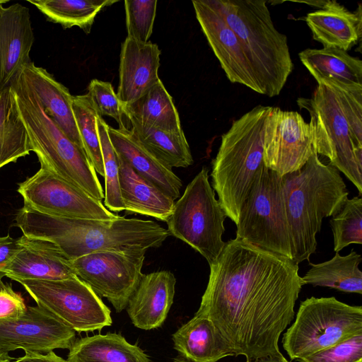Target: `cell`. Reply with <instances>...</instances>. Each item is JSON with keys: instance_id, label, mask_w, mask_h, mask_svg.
Listing matches in <instances>:
<instances>
[{"instance_id": "6da1fadb", "label": "cell", "mask_w": 362, "mask_h": 362, "mask_svg": "<svg viewBox=\"0 0 362 362\" xmlns=\"http://www.w3.org/2000/svg\"><path fill=\"white\" fill-rule=\"evenodd\" d=\"M209 267L194 315L213 323L234 356L251 361L281 354L280 336L294 318L305 285L298 264L235 238Z\"/></svg>"}, {"instance_id": "7a4b0ae2", "label": "cell", "mask_w": 362, "mask_h": 362, "mask_svg": "<svg viewBox=\"0 0 362 362\" xmlns=\"http://www.w3.org/2000/svg\"><path fill=\"white\" fill-rule=\"evenodd\" d=\"M23 235L52 242L69 259L96 252H146L162 245L168 230L151 220L73 218L40 213L24 206L15 217Z\"/></svg>"}, {"instance_id": "3957f363", "label": "cell", "mask_w": 362, "mask_h": 362, "mask_svg": "<svg viewBox=\"0 0 362 362\" xmlns=\"http://www.w3.org/2000/svg\"><path fill=\"white\" fill-rule=\"evenodd\" d=\"M282 187L292 259L309 261L323 218L336 214L348 198L346 185L339 170L323 163L314 150L300 169L282 176Z\"/></svg>"}, {"instance_id": "277c9868", "label": "cell", "mask_w": 362, "mask_h": 362, "mask_svg": "<svg viewBox=\"0 0 362 362\" xmlns=\"http://www.w3.org/2000/svg\"><path fill=\"white\" fill-rule=\"evenodd\" d=\"M237 35L260 93L277 96L293 70L287 37L274 26L264 0H211Z\"/></svg>"}, {"instance_id": "5b68a950", "label": "cell", "mask_w": 362, "mask_h": 362, "mask_svg": "<svg viewBox=\"0 0 362 362\" xmlns=\"http://www.w3.org/2000/svg\"><path fill=\"white\" fill-rule=\"evenodd\" d=\"M271 107L257 105L235 120L222 134L211 162V187L226 217L235 225L255 175L264 164V129Z\"/></svg>"}, {"instance_id": "8992f818", "label": "cell", "mask_w": 362, "mask_h": 362, "mask_svg": "<svg viewBox=\"0 0 362 362\" xmlns=\"http://www.w3.org/2000/svg\"><path fill=\"white\" fill-rule=\"evenodd\" d=\"M10 87L25 126L32 151L37 156L40 166L101 202L104 191L84 149L73 142L46 114L36 94L20 72Z\"/></svg>"}, {"instance_id": "52a82bcc", "label": "cell", "mask_w": 362, "mask_h": 362, "mask_svg": "<svg viewBox=\"0 0 362 362\" xmlns=\"http://www.w3.org/2000/svg\"><path fill=\"white\" fill-rule=\"evenodd\" d=\"M362 332V307L335 297H310L300 304L282 339L291 360L299 361Z\"/></svg>"}, {"instance_id": "ba28073f", "label": "cell", "mask_w": 362, "mask_h": 362, "mask_svg": "<svg viewBox=\"0 0 362 362\" xmlns=\"http://www.w3.org/2000/svg\"><path fill=\"white\" fill-rule=\"evenodd\" d=\"M236 227V239L292 259L282 177L264 164L255 175Z\"/></svg>"}, {"instance_id": "9c48e42d", "label": "cell", "mask_w": 362, "mask_h": 362, "mask_svg": "<svg viewBox=\"0 0 362 362\" xmlns=\"http://www.w3.org/2000/svg\"><path fill=\"white\" fill-rule=\"evenodd\" d=\"M226 218L209 182V169L203 167L175 202L166 223L170 234L189 245L210 264L226 245L222 238Z\"/></svg>"}, {"instance_id": "30bf717a", "label": "cell", "mask_w": 362, "mask_h": 362, "mask_svg": "<svg viewBox=\"0 0 362 362\" xmlns=\"http://www.w3.org/2000/svg\"><path fill=\"white\" fill-rule=\"evenodd\" d=\"M297 104L310 115L313 146L327 157L330 165L342 173L362 194V147L354 141L340 103L329 87L318 85L311 98H299Z\"/></svg>"}, {"instance_id": "8fae6325", "label": "cell", "mask_w": 362, "mask_h": 362, "mask_svg": "<svg viewBox=\"0 0 362 362\" xmlns=\"http://www.w3.org/2000/svg\"><path fill=\"white\" fill-rule=\"evenodd\" d=\"M37 305L77 332L101 330L112 323L111 311L77 276L59 280H16Z\"/></svg>"}, {"instance_id": "7c38bea8", "label": "cell", "mask_w": 362, "mask_h": 362, "mask_svg": "<svg viewBox=\"0 0 362 362\" xmlns=\"http://www.w3.org/2000/svg\"><path fill=\"white\" fill-rule=\"evenodd\" d=\"M17 191L24 206L47 215L96 220L118 216L100 201L44 166L19 183Z\"/></svg>"}, {"instance_id": "4fadbf2b", "label": "cell", "mask_w": 362, "mask_h": 362, "mask_svg": "<svg viewBox=\"0 0 362 362\" xmlns=\"http://www.w3.org/2000/svg\"><path fill=\"white\" fill-rule=\"evenodd\" d=\"M145 254L96 252L70 259V262L76 275L120 313L127 308L144 275Z\"/></svg>"}, {"instance_id": "5bb4252c", "label": "cell", "mask_w": 362, "mask_h": 362, "mask_svg": "<svg viewBox=\"0 0 362 362\" xmlns=\"http://www.w3.org/2000/svg\"><path fill=\"white\" fill-rule=\"evenodd\" d=\"M313 130L296 111L272 107L266 118L262 158L280 177L300 169L312 156Z\"/></svg>"}, {"instance_id": "9a60e30c", "label": "cell", "mask_w": 362, "mask_h": 362, "mask_svg": "<svg viewBox=\"0 0 362 362\" xmlns=\"http://www.w3.org/2000/svg\"><path fill=\"white\" fill-rule=\"evenodd\" d=\"M76 332L43 308L28 306L13 320L0 321V351L16 349L47 354L57 349H69Z\"/></svg>"}, {"instance_id": "2e32d148", "label": "cell", "mask_w": 362, "mask_h": 362, "mask_svg": "<svg viewBox=\"0 0 362 362\" xmlns=\"http://www.w3.org/2000/svg\"><path fill=\"white\" fill-rule=\"evenodd\" d=\"M197 20L228 79L260 93L244 49L211 0L192 1Z\"/></svg>"}, {"instance_id": "e0dca14e", "label": "cell", "mask_w": 362, "mask_h": 362, "mask_svg": "<svg viewBox=\"0 0 362 362\" xmlns=\"http://www.w3.org/2000/svg\"><path fill=\"white\" fill-rule=\"evenodd\" d=\"M8 1L0 0V91L32 62L30 52L35 40L29 8L19 3L4 7Z\"/></svg>"}, {"instance_id": "ac0fdd59", "label": "cell", "mask_w": 362, "mask_h": 362, "mask_svg": "<svg viewBox=\"0 0 362 362\" xmlns=\"http://www.w3.org/2000/svg\"><path fill=\"white\" fill-rule=\"evenodd\" d=\"M158 46L126 37L121 46L119 84L117 95L124 107L147 93L160 79L158 77Z\"/></svg>"}, {"instance_id": "d6986e66", "label": "cell", "mask_w": 362, "mask_h": 362, "mask_svg": "<svg viewBox=\"0 0 362 362\" xmlns=\"http://www.w3.org/2000/svg\"><path fill=\"white\" fill-rule=\"evenodd\" d=\"M21 250L2 276L12 280H59L76 276L69 259L52 242L27 237L18 238Z\"/></svg>"}, {"instance_id": "ffe728a7", "label": "cell", "mask_w": 362, "mask_h": 362, "mask_svg": "<svg viewBox=\"0 0 362 362\" xmlns=\"http://www.w3.org/2000/svg\"><path fill=\"white\" fill-rule=\"evenodd\" d=\"M175 284L176 279L170 271L143 275L126 308L136 327L150 330L164 323L173 303Z\"/></svg>"}, {"instance_id": "44dd1931", "label": "cell", "mask_w": 362, "mask_h": 362, "mask_svg": "<svg viewBox=\"0 0 362 362\" xmlns=\"http://www.w3.org/2000/svg\"><path fill=\"white\" fill-rule=\"evenodd\" d=\"M305 20L313 38L323 47H336L347 52L361 37V5L352 12L336 1L327 0L321 8L308 13Z\"/></svg>"}, {"instance_id": "7402d4cb", "label": "cell", "mask_w": 362, "mask_h": 362, "mask_svg": "<svg viewBox=\"0 0 362 362\" xmlns=\"http://www.w3.org/2000/svg\"><path fill=\"white\" fill-rule=\"evenodd\" d=\"M20 73L36 94L46 114L73 142L84 149L73 112V95L69 89L46 69L33 62L24 66Z\"/></svg>"}, {"instance_id": "603a6c76", "label": "cell", "mask_w": 362, "mask_h": 362, "mask_svg": "<svg viewBox=\"0 0 362 362\" xmlns=\"http://www.w3.org/2000/svg\"><path fill=\"white\" fill-rule=\"evenodd\" d=\"M109 136L116 153L140 176L147 180L173 200L180 194L181 180L173 170L148 152L133 137L128 129L109 126Z\"/></svg>"}, {"instance_id": "cb8c5ba5", "label": "cell", "mask_w": 362, "mask_h": 362, "mask_svg": "<svg viewBox=\"0 0 362 362\" xmlns=\"http://www.w3.org/2000/svg\"><path fill=\"white\" fill-rule=\"evenodd\" d=\"M299 59L317 84L362 88V61L336 47L308 48Z\"/></svg>"}, {"instance_id": "d4e9b609", "label": "cell", "mask_w": 362, "mask_h": 362, "mask_svg": "<svg viewBox=\"0 0 362 362\" xmlns=\"http://www.w3.org/2000/svg\"><path fill=\"white\" fill-rule=\"evenodd\" d=\"M120 194L128 214H139L165 221L175 200L160 188L138 175L117 153Z\"/></svg>"}, {"instance_id": "484cf974", "label": "cell", "mask_w": 362, "mask_h": 362, "mask_svg": "<svg viewBox=\"0 0 362 362\" xmlns=\"http://www.w3.org/2000/svg\"><path fill=\"white\" fill-rule=\"evenodd\" d=\"M172 339L179 354L192 362H217L234 356L228 344L205 317L194 315L173 334Z\"/></svg>"}, {"instance_id": "4316f807", "label": "cell", "mask_w": 362, "mask_h": 362, "mask_svg": "<svg viewBox=\"0 0 362 362\" xmlns=\"http://www.w3.org/2000/svg\"><path fill=\"white\" fill-rule=\"evenodd\" d=\"M69 350L68 362H151L141 349L117 333L76 339Z\"/></svg>"}, {"instance_id": "83f0119b", "label": "cell", "mask_w": 362, "mask_h": 362, "mask_svg": "<svg viewBox=\"0 0 362 362\" xmlns=\"http://www.w3.org/2000/svg\"><path fill=\"white\" fill-rule=\"evenodd\" d=\"M127 129L148 152L170 168H187L194 160L182 129L166 131L128 122Z\"/></svg>"}, {"instance_id": "f1b7e54d", "label": "cell", "mask_w": 362, "mask_h": 362, "mask_svg": "<svg viewBox=\"0 0 362 362\" xmlns=\"http://www.w3.org/2000/svg\"><path fill=\"white\" fill-rule=\"evenodd\" d=\"M122 107L127 124L135 122L166 131L182 129L178 112L161 80L141 98Z\"/></svg>"}, {"instance_id": "f546056e", "label": "cell", "mask_w": 362, "mask_h": 362, "mask_svg": "<svg viewBox=\"0 0 362 362\" xmlns=\"http://www.w3.org/2000/svg\"><path fill=\"white\" fill-rule=\"evenodd\" d=\"M361 255L354 250L345 256L339 252L329 260L309 262L310 269L302 276L304 284L334 288L346 293H362V272L358 266Z\"/></svg>"}, {"instance_id": "4dcf8cb0", "label": "cell", "mask_w": 362, "mask_h": 362, "mask_svg": "<svg viewBox=\"0 0 362 362\" xmlns=\"http://www.w3.org/2000/svg\"><path fill=\"white\" fill-rule=\"evenodd\" d=\"M32 151L11 88L0 91V168Z\"/></svg>"}, {"instance_id": "1f68e13d", "label": "cell", "mask_w": 362, "mask_h": 362, "mask_svg": "<svg viewBox=\"0 0 362 362\" xmlns=\"http://www.w3.org/2000/svg\"><path fill=\"white\" fill-rule=\"evenodd\" d=\"M47 18L64 29L78 26L90 33L97 14L116 0H28Z\"/></svg>"}, {"instance_id": "d6a6232c", "label": "cell", "mask_w": 362, "mask_h": 362, "mask_svg": "<svg viewBox=\"0 0 362 362\" xmlns=\"http://www.w3.org/2000/svg\"><path fill=\"white\" fill-rule=\"evenodd\" d=\"M73 112L84 151L95 172L104 177V167L97 127L100 116L86 93L73 96Z\"/></svg>"}, {"instance_id": "836d02e7", "label": "cell", "mask_w": 362, "mask_h": 362, "mask_svg": "<svg viewBox=\"0 0 362 362\" xmlns=\"http://www.w3.org/2000/svg\"><path fill=\"white\" fill-rule=\"evenodd\" d=\"M334 250L339 252L351 244H362V199L347 198L329 221Z\"/></svg>"}, {"instance_id": "e575fe53", "label": "cell", "mask_w": 362, "mask_h": 362, "mask_svg": "<svg viewBox=\"0 0 362 362\" xmlns=\"http://www.w3.org/2000/svg\"><path fill=\"white\" fill-rule=\"evenodd\" d=\"M97 127L103 156L105 178V206L112 212L124 210L119 182V163L117 153L109 136V125L99 116Z\"/></svg>"}, {"instance_id": "d590c367", "label": "cell", "mask_w": 362, "mask_h": 362, "mask_svg": "<svg viewBox=\"0 0 362 362\" xmlns=\"http://www.w3.org/2000/svg\"><path fill=\"white\" fill-rule=\"evenodd\" d=\"M127 37L148 42L153 33L157 0H126L124 1Z\"/></svg>"}, {"instance_id": "8d00e7d4", "label": "cell", "mask_w": 362, "mask_h": 362, "mask_svg": "<svg viewBox=\"0 0 362 362\" xmlns=\"http://www.w3.org/2000/svg\"><path fill=\"white\" fill-rule=\"evenodd\" d=\"M87 94L100 117H111L118 123L119 129L127 128L122 105L110 83L93 79L88 85Z\"/></svg>"}, {"instance_id": "74e56055", "label": "cell", "mask_w": 362, "mask_h": 362, "mask_svg": "<svg viewBox=\"0 0 362 362\" xmlns=\"http://www.w3.org/2000/svg\"><path fill=\"white\" fill-rule=\"evenodd\" d=\"M298 362H362V332L316 352Z\"/></svg>"}, {"instance_id": "f35d334b", "label": "cell", "mask_w": 362, "mask_h": 362, "mask_svg": "<svg viewBox=\"0 0 362 362\" xmlns=\"http://www.w3.org/2000/svg\"><path fill=\"white\" fill-rule=\"evenodd\" d=\"M336 94L356 144L362 147V88L327 86Z\"/></svg>"}, {"instance_id": "ab89813d", "label": "cell", "mask_w": 362, "mask_h": 362, "mask_svg": "<svg viewBox=\"0 0 362 362\" xmlns=\"http://www.w3.org/2000/svg\"><path fill=\"white\" fill-rule=\"evenodd\" d=\"M0 274V321L16 320L26 311L23 298L8 284L1 280Z\"/></svg>"}, {"instance_id": "60d3db41", "label": "cell", "mask_w": 362, "mask_h": 362, "mask_svg": "<svg viewBox=\"0 0 362 362\" xmlns=\"http://www.w3.org/2000/svg\"><path fill=\"white\" fill-rule=\"evenodd\" d=\"M20 250L21 245L18 239H14L10 235L0 237V274L1 276Z\"/></svg>"}, {"instance_id": "b9f144b4", "label": "cell", "mask_w": 362, "mask_h": 362, "mask_svg": "<svg viewBox=\"0 0 362 362\" xmlns=\"http://www.w3.org/2000/svg\"><path fill=\"white\" fill-rule=\"evenodd\" d=\"M10 362H68L57 355L53 351L47 354L25 351L23 356L11 360Z\"/></svg>"}, {"instance_id": "7bdbcfd3", "label": "cell", "mask_w": 362, "mask_h": 362, "mask_svg": "<svg viewBox=\"0 0 362 362\" xmlns=\"http://www.w3.org/2000/svg\"><path fill=\"white\" fill-rule=\"evenodd\" d=\"M246 362H289L282 354L274 356H269L262 358H258Z\"/></svg>"}, {"instance_id": "ee69618b", "label": "cell", "mask_w": 362, "mask_h": 362, "mask_svg": "<svg viewBox=\"0 0 362 362\" xmlns=\"http://www.w3.org/2000/svg\"><path fill=\"white\" fill-rule=\"evenodd\" d=\"M11 360L8 353L0 351V362H10Z\"/></svg>"}, {"instance_id": "f6af8a7d", "label": "cell", "mask_w": 362, "mask_h": 362, "mask_svg": "<svg viewBox=\"0 0 362 362\" xmlns=\"http://www.w3.org/2000/svg\"><path fill=\"white\" fill-rule=\"evenodd\" d=\"M173 362H192L191 361L187 360V358H185V357H183L182 356L180 355V354L177 355L176 357H175L173 359Z\"/></svg>"}]
</instances>
